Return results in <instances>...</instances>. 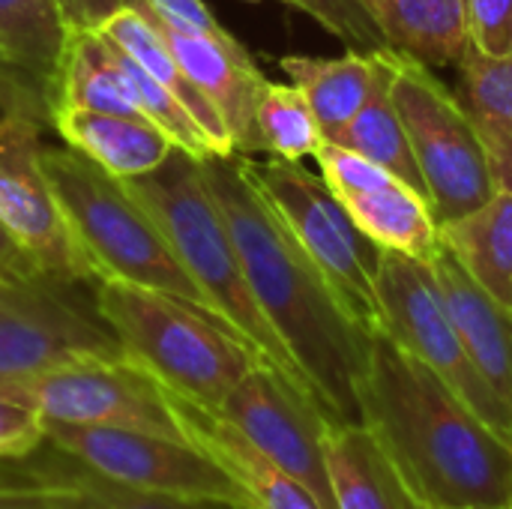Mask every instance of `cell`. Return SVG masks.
Masks as SVG:
<instances>
[{"instance_id":"cell-1","label":"cell","mask_w":512,"mask_h":509,"mask_svg":"<svg viewBox=\"0 0 512 509\" xmlns=\"http://www.w3.org/2000/svg\"><path fill=\"white\" fill-rule=\"evenodd\" d=\"M249 288L333 420L360 423L357 387L372 339L234 156L201 159Z\"/></svg>"},{"instance_id":"cell-2","label":"cell","mask_w":512,"mask_h":509,"mask_svg":"<svg viewBox=\"0 0 512 509\" xmlns=\"http://www.w3.org/2000/svg\"><path fill=\"white\" fill-rule=\"evenodd\" d=\"M357 402L360 423L423 507H512V438L489 426L387 333L372 339Z\"/></svg>"},{"instance_id":"cell-3","label":"cell","mask_w":512,"mask_h":509,"mask_svg":"<svg viewBox=\"0 0 512 509\" xmlns=\"http://www.w3.org/2000/svg\"><path fill=\"white\" fill-rule=\"evenodd\" d=\"M123 186L153 216L171 252L201 288L219 321H225L264 363L309 387L249 288L240 252L234 246L222 207L210 192L201 159L177 147L159 168L141 177H129L123 180Z\"/></svg>"},{"instance_id":"cell-4","label":"cell","mask_w":512,"mask_h":509,"mask_svg":"<svg viewBox=\"0 0 512 509\" xmlns=\"http://www.w3.org/2000/svg\"><path fill=\"white\" fill-rule=\"evenodd\" d=\"M93 306L129 363L168 393L219 411L231 390L264 363L219 318L171 294L126 282H96Z\"/></svg>"},{"instance_id":"cell-5","label":"cell","mask_w":512,"mask_h":509,"mask_svg":"<svg viewBox=\"0 0 512 509\" xmlns=\"http://www.w3.org/2000/svg\"><path fill=\"white\" fill-rule=\"evenodd\" d=\"M42 165L69 234L96 282L153 288L219 318L123 180L72 147H42Z\"/></svg>"},{"instance_id":"cell-6","label":"cell","mask_w":512,"mask_h":509,"mask_svg":"<svg viewBox=\"0 0 512 509\" xmlns=\"http://www.w3.org/2000/svg\"><path fill=\"white\" fill-rule=\"evenodd\" d=\"M240 168L273 204L297 243L321 267L348 312L369 330L381 333L378 261L381 249L357 228L327 180L303 162L240 156Z\"/></svg>"},{"instance_id":"cell-7","label":"cell","mask_w":512,"mask_h":509,"mask_svg":"<svg viewBox=\"0 0 512 509\" xmlns=\"http://www.w3.org/2000/svg\"><path fill=\"white\" fill-rule=\"evenodd\" d=\"M393 99L405 120L438 225L456 222L495 198L498 186L477 126L459 93H453L432 66L396 51Z\"/></svg>"},{"instance_id":"cell-8","label":"cell","mask_w":512,"mask_h":509,"mask_svg":"<svg viewBox=\"0 0 512 509\" xmlns=\"http://www.w3.org/2000/svg\"><path fill=\"white\" fill-rule=\"evenodd\" d=\"M381 333L426 363L489 426L512 438V411L474 366L426 261L381 249L378 261Z\"/></svg>"},{"instance_id":"cell-9","label":"cell","mask_w":512,"mask_h":509,"mask_svg":"<svg viewBox=\"0 0 512 509\" xmlns=\"http://www.w3.org/2000/svg\"><path fill=\"white\" fill-rule=\"evenodd\" d=\"M0 393L36 408L51 423L114 426L186 441L165 390L129 357L75 360L36 375L0 381Z\"/></svg>"},{"instance_id":"cell-10","label":"cell","mask_w":512,"mask_h":509,"mask_svg":"<svg viewBox=\"0 0 512 509\" xmlns=\"http://www.w3.org/2000/svg\"><path fill=\"white\" fill-rule=\"evenodd\" d=\"M54 453L132 489L207 498L249 509L243 489L207 453L189 441H174L114 426H69L45 420Z\"/></svg>"},{"instance_id":"cell-11","label":"cell","mask_w":512,"mask_h":509,"mask_svg":"<svg viewBox=\"0 0 512 509\" xmlns=\"http://www.w3.org/2000/svg\"><path fill=\"white\" fill-rule=\"evenodd\" d=\"M216 414L240 429L282 471L309 486L321 507L336 509L324 453L333 417L309 387L297 384L270 363H258L231 390Z\"/></svg>"},{"instance_id":"cell-12","label":"cell","mask_w":512,"mask_h":509,"mask_svg":"<svg viewBox=\"0 0 512 509\" xmlns=\"http://www.w3.org/2000/svg\"><path fill=\"white\" fill-rule=\"evenodd\" d=\"M60 282H0V381L75 360H120L123 345L99 312L75 303Z\"/></svg>"},{"instance_id":"cell-13","label":"cell","mask_w":512,"mask_h":509,"mask_svg":"<svg viewBox=\"0 0 512 509\" xmlns=\"http://www.w3.org/2000/svg\"><path fill=\"white\" fill-rule=\"evenodd\" d=\"M39 120L21 108L0 114V222L39 261L48 279L60 285L96 282L45 174Z\"/></svg>"},{"instance_id":"cell-14","label":"cell","mask_w":512,"mask_h":509,"mask_svg":"<svg viewBox=\"0 0 512 509\" xmlns=\"http://www.w3.org/2000/svg\"><path fill=\"white\" fill-rule=\"evenodd\" d=\"M315 162L348 216L378 249H390L426 264L435 261L444 246L441 225L432 213V204L417 189L327 138L318 147Z\"/></svg>"},{"instance_id":"cell-15","label":"cell","mask_w":512,"mask_h":509,"mask_svg":"<svg viewBox=\"0 0 512 509\" xmlns=\"http://www.w3.org/2000/svg\"><path fill=\"white\" fill-rule=\"evenodd\" d=\"M153 24L162 30L168 48L174 51L177 63L192 78V84L219 111V117L231 135L234 153H240V156L261 153L255 114H258V99H261L267 78L255 66L252 54L228 30L186 33V30H174L159 21H153Z\"/></svg>"},{"instance_id":"cell-16","label":"cell","mask_w":512,"mask_h":509,"mask_svg":"<svg viewBox=\"0 0 512 509\" xmlns=\"http://www.w3.org/2000/svg\"><path fill=\"white\" fill-rule=\"evenodd\" d=\"M165 399L177 417L183 438L195 444L201 453H207L222 471H228V477L243 489L249 509H324L321 501L309 492V486L282 471L222 414L201 408L189 399H180L168 390Z\"/></svg>"},{"instance_id":"cell-17","label":"cell","mask_w":512,"mask_h":509,"mask_svg":"<svg viewBox=\"0 0 512 509\" xmlns=\"http://www.w3.org/2000/svg\"><path fill=\"white\" fill-rule=\"evenodd\" d=\"M429 267L474 366L512 411V315L468 276L447 243Z\"/></svg>"},{"instance_id":"cell-18","label":"cell","mask_w":512,"mask_h":509,"mask_svg":"<svg viewBox=\"0 0 512 509\" xmlns=\"http://www.w3.org/2000/svg\"><path fill=\"white\" fill-rule=\"evenodd\" d=\"M48 123L66 141V147L84 153L102 171L117 180L141 177L159 168L177 144L147 117L108 114L87 108H54Z\"/></svg>"},{"instance_id":"cell-19","label":"cell","mask_w":512,"mask_h":509,"mask_svg":"<svg viewBox=\"0 0 512 509\" xmlns=\"http://www.w3.org/2000/svg\"><path fill=\"white\" fill-rule=\"evenodd\" d=\"M324 453L336 509H426L363 423L333 420Z\"/></svg>"},{"instance_id":"cell-20","label":"cell","mask_w":512,"mask_h":509,"mask_svg":"<svg viewBox=\"0 0 512 509\" xmlns=\"http://www.w3.org/2000/svg\"><path fill=\"white\" fill-rule=\"evenodd\" d=\"M57 0H0V45L21 96L48 120V105L66 51Z\"/></svg>"},{"instance_id":"cell-21","label":"cell","mask_w":512,"mask_h":509,"mask_svg":"<svg viewBox=\"0 0 512 509\" xmlns=\"http://www.w3.org/2000/svg\"><path fill=\"white\" fill-rule=\"evenodd\" d=\"M387 66V48L381 51H348L342 57L288 54L279 69L312 105L324 138L351 123L357 111L372 99Z\"/></svg>"},{"instance_id":"cell-22","label":"cell","mask_w":512,"mask_h":509,"mask_svg":"<svg viewBox=\"0 0 512 509\" xmlns=\"http://www.w3.org/2000/svg\"><path fill=\"white\" fill-rule=\"evenodd\" d=\"M387 48L426 66H459L471 51L465 0H357Z\"/></svg>"},{"instance_id":"cell-23","label":"cell","mask_w":512,"mask_h":509,"mask_svg":"<svg viewBox=\"0 0 512 509\" xmlns=\"http://www.w3.org/2000/svg\"><path fill=\"white\" fill-rule=\"evenodd\" d=\"M123 57H129L132 63H138L144 72H150L189 114L192 120L201 126V132L207 135L210 147L216 156H234V144L231 135L219 117V111L207 102V96L192 84V78L183 72V66L177 63L174 51L168 48L162 30L153 24L150 15H144L138 6L126 9L120 15H114L102 30H99Z\"/></svg>"},{"instance_id":"cell-24","label":"cell","mask_w":512,"mask_h":509,"mask_svg":"<svg viewBox=\"0 0 512 509\" xmlns=\"http://www.w3.org/2000/svg\"><path fill=\"white\" fill-rule=\"evenodd\" d=\"M54 108H87L144 117L135 102L120 51L99 30H72L66 36V51L48 111Z\"/></svg>"},{"instance_id":"cell-25","label":"cell","mask_w":512,"mask_h":509,"mask_svg":"<svg viewBox=\"0 0 512 509\" xmlns=\"http://www.w3.org/2000/svg\"><path fill=\"white\" fill-rule=\"evenodd\" d=\"M441 240L468 276L512 315V192H495L474 213L441 225Z\"/></svg>"},{"instance_id":"cell-26","label":"cell","mask_w":512,"mask_h":509,"mask_svg":"<svg viewBox=\"0 0 512 509\" xmlns=\"http://www.w3.org/2000/svg\"><path fill=\"white\" fill-rule=\"evenodd\" d=\"M459 99L471 114L498 192H512V54L459 60Z\"/></svg>"},{"instance_id":"cell-27","label":"cell","mask_w":512,"mask_h":509,"mask_svg":"<svg viewBox=\"0 0 512 509\" xmlns=\"http://www.w3.org/2000/svg\"><path fill=\"white\" fill-rule=\"evenodd\" d=\"M393 78H396V51L387 48V66H384V75H381L372 99L357 111V117L351 123L336 129L327 141L381 165L384 171L396 174L399 180H405L411 189H417L426 198V183H423L405 120L393 99Z\"/></svg>"},{"instance_id":"cell-28","label":"cell","mask_w":512,"mask_h":509,"mask_svg":"<svg viewBox=\"0 0 512 509\" xmlns=\"http://www.w3.org/2000/svg\"><path fill=\"white\" fill-rule=\"evenodd\" d=\"M30 483L42 486L57 509H243L237 504H225V501L180 498V495L132 489V486L114 483L78 462L54 465L51 471H33Z\"/></svg>"},{"instance_id":"cell-29","label":"cell","mask_w":512,"mask_h":509,"mask_svg":"<svg viewBox=\"0 0 512 509\" xmlns=\"http://www.w3.org/2000/svg\"><path fill=\"white\" fill-rule=\"evenodd\" d=\"M255 126H258L261 153H270L273 159H285V162L315 159L318 147L324 144V132L312 105L291 81L264 84Z\"/></svg>"},{"instance_id":"cell-30","label":"cell","mask_w":512,"mask_h":509,"mask_svg":"<svg viewBox=\"0 0 512 509\" xmlns=\"http://www.w3.org/2000/svg\"><path fill=\"white\" fill-rule=\"evenodd\" d=\"M291 9L306 12L315 18L330 36L345 42L351 51H381L387 48L381 30L366 15V9L357 0H279Z\"/></svg>"},{"instance_id":"cell-31","label":"cell","mask_w":512,"mask_h":509,"mask_svg":"<svg viewBox=\"0 0 512 509\" xmlns=\"http://www.w3.org/2000/svg\"><path fill=\"white\" fill-rule=\"evenodd\" d=\"M471 51L483 57L512 54V0H465Z\"/></svg>"},{"instance_id":"cell-32","label":"cell","mask_w":512,"mask_h":509,"mask_svg":"<svg viewBox=\"0 0 512 509\" xmlns=\"http://www.w3.org/2000/svg\"><path fill=\"white\" fill-rule=\"evenodd\" d=\"M42 444H48L45 417L36 408L0 393V459H27Z\"/></svg>"},{"instance_id":"cell-33","label":"cell","mask_w":512,"mask_h":509,"mask_svg":"<svg viewBox=\"0 0 512 509\" xmlns=\"http://www.w3.org/2000/svg\"><path fill=\"white\" fill-rule=\"evenodd\" d=\"M138 9L153 21L186 33H219L225 30L204 0H138Z\"/></svg>"},{"instance_id":"cell-34","label":"cell","mask_w":512,"mask_h":509,"mask_svg":"<svg viewBox=\"0 0 512 509\" xmlns=\"http://www.w3.org/2000/svg\"><path fill=\"white\" fill-rule=\"evenodd\" d=\"M138 0H57L66 33L72 30H102L114 15L135 9Z\"/></svg>"},{"instance_id":"cell-35","label":"cell","mask_w":512,"mask_h":509,"mask_svg":"<svg viewBox=\"0 0 512 509\" xmlns=\"http://www.w3.org/2000/svg\"><path fill=\"white\" fill-rule=\"evenodd\" d=\"M48 273L0 222V282H45ZM54 282V279H51Z\"/></svg>"},{"instance_id":"cell-36","label":"cell","mask_w":512,"mask_h":509,"mask_svg":"<svg viewBox=\"0 0 512 509\" xmlns=\"http://www.w3.org/2000/svg\"><path fill=\"white\" fill-rule=\"evenodd\" d=\"M0 509H57L42 486H0Z\"/></svg>"},{"instance_id":"cell-37","label":"cell","mask_w":512,"mask_h":509,"mask_svg":"<svg viewBox=\"0 0 512 509\" xmlns=\"http://www.w3.org/2000/svg\"><path fill=\"white\" fill-rule=\"evenodd\" d=\"M0 93L15 96V105H18L21 111H30V114H36V117H42V114L21 96V90L15 87V81H12V75H9V66H6V51H3V45H0ZM42 120H45V117H42Z\"/></svg>"},{"instance_id":"cell-38","label":"cell","mask_w":512,"mask_h":509,"mask_svg":"<svg viewBox=\"0 0 512 509\" xmlns=\"http://www.w3.org/2000/svg\"><path fill=\"white\" fill-rule=\"evenodd\" d=\"M510 509H512V507H510Z\"/></svg>"}]
</instances>
